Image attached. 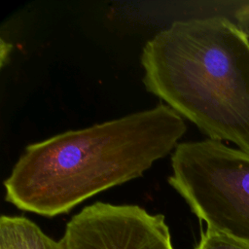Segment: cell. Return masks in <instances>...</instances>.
I'll return each mask as SVG.
<instances>
[{"instance_id": "cell-1", "label": "cell", "mask_w": 249, "mask_h": 249, "mask_svg": "<svg viewBox=\"0 0 249 249\" xmlns=\"http://www.w3.org/2000/svg\"><path fill=\"white\" fill-rule=\"evenodd\" d=\"M187 130L166 104L28 145L4 181L5 199L46 217L143 175Z\"/></svg>"}, {"instance_id": "cell-6", "label": "cell", "mask_w": 249, "mask_h": 249, "mask_svg": "<svg viewBox=\"0 0 249 249\" xmlns=\"http://www.w3.org/2000/svg\"><path fill=\"white\" fill-rule=\"evenodd\" d=\"M195 249H249V244L222 231L206 228Z\"/></svg>"}, {"instance_id": "cell-7", "label": "cell", "mask_w": 249, "mask_h": 249, "mask_svg": "<svg viewBox=\"0 0 249 249\" xmlns=\"http://www.w3.org/2000/svg\"><path fill=\"white\" fill-rule=\"evenodd\" d=\"M235 24L249 38V2L243 3L234 12Z\"/></svg>"}, {"instance_id": "cell-5", "label": "cell", "mask_w": 249, "mask_h": 249, "mask_svg": "<svg viewBox=\"0 0 249 249\" xmlns=\"http://www.w3.org/2000/svg\"><path fill=\"white\" fill-rule=\"evenodd\" d=\"M0 249H60L34 222L22 216L2 215Z\"/></svg>"}, {"instance_id": "cell-2", "label": "cell", "mask_w": 249, "mask_h": 249, "mask_svg": "<svg viewBox=\"0 0 249 249\" xmlns=\"http://www.w3.org/2000/svg\"><path fill=\"white\" fill-rule=\"evenodd\" d=\"M146 89L216 141L249 152V38L221 16L173 21L141 54Z\"/></svg>"}, {"instance_id": "cell-4", "label": "cell", "mask_w": 249, "mask_h": 249, "mask_svg": "<svg viewBox=\"0 0 249 249\" xmlns=\"http://www.w3.org/2000/svg\"><path fill=\"white\" fill-rule=\"evenodd\" d=\"M58 244L60 249H174L163 215L100 201L70 219Z\"/></svg>"}, {"instance_id": "cell-3", "label": "cell", "mask_w": 249, "mask_h": 249, "mask_svg": "<svg viewBox=\"0 0 249 249\" xmlns=\"http://www.w3.org/2000/svg\"><path fill=\"white\" fill-rule=\"evenodd\" d=\"M169 185L206 228L249 244V152L212 139L178 143Z\"/></svg>"}]
</instances>
